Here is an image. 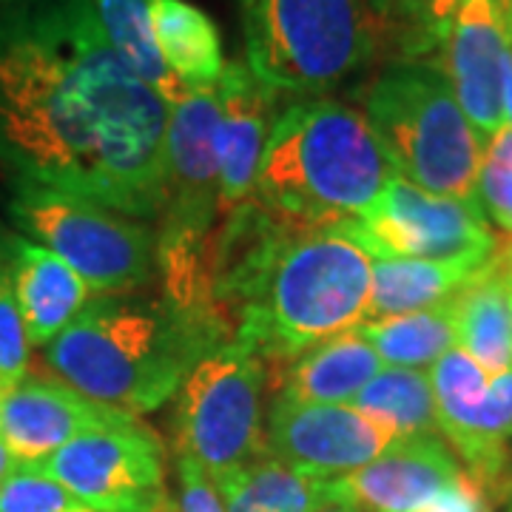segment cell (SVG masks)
<instances>
[{
  "label": "cell",
  "mask_w": 512,
  "mask_h": 512,
  "mask_svg": "<svg viewBox=\"0 0 512 512\" xmlns=\"http://www.w3.org/2000/svg\"><path fill=\"white\" fill-rule=\"evenodd\" d=\"M168 103L111 46L89 0L0 9V160L134 220L165 211Z\"/></svg>",
  "instance_id": "6da1fadb"
},
{
  "label": "cell",
  "mask_w": 512,
  "mask_h": 512,
  "mask_svg": "<svg viewBox=\"0 0 512 512\" xmlns=\"http://www.w3.org/2000/svg\"><path fill=\"white\" fill-rule=\"evenodd\" d=\"M370 268L342 225H288L251 200L214 231L208 279L234 342L285 365L365 322Z\"/></svg>",
  "instance_id": "7a4b0ae2"
},
{
  "label": "cell",
  "mask_w": 512,
  "mask_h": 512,
  "mask_svg": "<svg viewBox=\"0 0 512 512\" xmlns=\"http://www.w3.org/2000/svg\"><path fill=\"white\" fill-rule=\"evenodd\" d=\"M231 339L220 311L114 293L94 296L46 345V362L80 396L137 419L177 396L188 373Z\"/></svg>",
  "instance_id": "3957f363"
},
{
  "label": "cell",
  "mask_w": 512,
  "mask_h": 512,
  "mask_svg": "<svg viewBox=\"0 0 512 512\" xmlns=\"http://www.w3.org/2000/svg\"><path fill=\"white\" fill-rule=\"evenodd\" d=\"M393 174L362 111L333 97H305L276 114L254 200L288 225L328 228L359 220Z\"/></svg>",
  "instance_id": "277c9868"
},
{
  "label": "cell",
  "mask_w": 512,
  "mask_h": 512,
  "mask_svg": "<svg viewBox=\"0 0 512 512\" xmlns=\"http://www.w3.org/2000/svg\"><path fill=\"white\" fill-rule=\"evenodd\" d=\"M359 103L402 180L439 197L478 202L484 146L439 63L390 60L362 86Z\"/></svg>",
  "instance_id": "5b68a950"
},
{
  "label": "cell",
  "mask_w": 512,
  "mask_h": 512,
  "mask_svg": "<svg viewBox=\"0 0 512 512\" xmlns=\"http://www.w3.org/2000/svg\"><path fill=\"white\" fill-rule=\"evenodd\" d=\"M217 92H183L165 123V211L157 234L163 296L183 308H217L208 259L220 220Z\"/></svg>",
  "instance_id": "8992f818"
},
{
  "label": "cell",
  "mask_w": 512,
  "mask_h": 512,
  "mask_svg": "<svg viewBox=\"0 0 512 512\" xmlns=\"http://www.w3.org/2000/svg\"><path fill=\"white\" fill-rule=\"evenodd\" d=\"M242 18L248 69L299 100L333 92L379 49V20L365 0H254Z\"/></svg>",
  "instance_id": "52a82bcc"
},
{
  "label": "cell",
  "mask_w": 512,
  "mask_h": 512,
  "mask_svg": "<svg viewBox=\"0 0 512 512\" xmlns=\"http://www.w3.org/2000/svg\"><path fill=\"white\" fill-rule=\"evenodd\" d=\"M6 211L26 237L60 256L94 296L137 293L160 274L157 237L120 211L32 183L9 188Z\"/></svg>",
  "instance_id": "ba28073f"
},
{
  "label": "cell",
  "mask_w": 512,
  "mask_h": 512,
  "mask_svg": "<svg viewBox=\"0 0 512 512\" xmlns=\"http://www.w3.org/2000/svg\"><path fill=\"white\" fill-rule=\"evenodd\" d=\"M265 362L234 339L208 353L177 393V453L208 476L265 456Z\"/></svg>",
  "instance_id": "9c48e42d"
},
{
  "label": "cell",
  "mask_w": 512,
  "mask_h": 512,
  "mask_svg": "<svg viewBox=\"0 0 512 512\" xmlns=\"http://www.w3.org/2000/svg\"><path fill=\"white\" fill-rule=\"evenodd\" d=\"M342 228L370 259H433L481 268L493 256L495 237L478 202L421 191L399 174L390 177L379 200L359 220Z\"/></svg>",
  "instance_id": "30bf717a"
},
{
  "label": "cell",
  "mask_w": 512,
  "mask_h": 512,
  "mask_svg": "<svg viewBox=\"0 0 512 512\" xmlns=\"http://www.w3.org/2000/svg\"><path fill=\"white\" fill-rule=\"evenodd\" d=\"M97 512H154L165 498V458L140 419L86 430L40 464Z\"/></svg>",
  "instance_id": "8fae6325"
},
{
  "label": "cell",
  "mask_w": 512,
  "mask_h": 512,
  "mask_svg": "<svg viewBox=\"0 0 512 512\" xmlns=\"http://www.w3.org/2000/svg\"><path fill=\"white\" fill-rule=\"evenodd\" d=\"M402 441L350 404H305L279 396L265 424V453L305 476L330 481L370 464Z\"/></svg>",
  "instance_id": "7c38bea8"
},
{
  "label": "cell",
  "mask_w": 512,
  "mask_h": 512,
  "mask_svg": "<svg viewBox=\"0 0 512 512\" xmlns=\"http://www.w3.org/2000/svg\"><path fill=\"white\" fill-rule=\"evenodd\" d=\"M126 421L134 416L92 402L52 376H26L0 393V441L18 464H43L80 433Z\"/></svg>",
  "instance_id": "4fadbf2b"
},
{
  "label": "cell",
  "mask_w": 512,
  "mask_h": 512,
  "mask_svg": "<svg viewBox=\"0 0 512 512\" xmlns=\"http://www.w3.org/2000/svg\"><path fill=\"white\" fill-rule=\"evenodd\" d=\"M461 473L464 467L439 433L416 436L396 441L348 476L322 481V495L359 512H416Z\"/></svg>",
  "instance_id": "5bb4252c"
},
{
  "label": "cell",
  "mask_w": 512,
  "mask_h": 512,
  "mask_svg": "<svg viewBox=\"0 0 512 512\" xmlns=\"http://www.w3.org/2000/svg\"><path fill=\"white\" fill-rule=\"evenodd\" d=\"M507 32L490 0H461L453 29L441 46V72L447 74L458 106L476 128L481 146L504 126V57Z\"/></svg>",
  "instance_id": "9a60e30c"
},
{
  "label": "cell",
  "mask_w": 512,
  "mask_h": 512,
  "mask_svg": "<svg viewBox=\"0 0 512 512\" xmlns=\"http://www.w3.org/2000/svg\"><path fill=\"white\" fill-rule=\"evenodd\" d=\"M220 128H217V160H220V217L254 200L256 174L262 151L276 120L271 92L248 63H225L220 83Z\"/></svg>",
  "instance_id": "2e32d148"
},
{
  "label": "cell",
  "mask_w": 512,
  "mask_h": 512,
  "mask_svg": "<svg viewBox=\"0 0 512 512\" xmlns=\"http://www.w3.org/2000/svg\"><path fill=\"white\" fill-rule=\"evenodd\" d=\"M12 293L32 348L52 345L94 299L60 256L20 234L12 239Z\"/></svg>",
  "instance_id": "e0dca14e"
},
{
  "label": "cell",
  "mask_w": 512,
  "mask_h": 512,
  "mask_svg": "<svg viewBox=\"0 0 512 512\" xmlns=\"http://www.w3.org/2000/svg\"><path fill=\"white\" fill-rule=\"evenodd\" d=\"M148 20L168 74L185 92H214L225 69L217 23L188 0H148Z\"/></svg>",
  "instance_id": "ac0fdd59"
},
{
  "label": "cell",
  "mask_w": 512,
  "mask_h": 512,
  "mask_svg": "<svg viewBox=\"0 0 512 512\" xmlns=\"http://www.w3.org/2000/svg\"><path fill=\"white\" fill-rule=\"evenodd\" d=\"M456 345L490 376L512 365V282L487 259L453 296Z\"/></svg>",
  "instance_id": "d6986e66"
},
{
  "label": "cell",
  "mask_w": 512,
  "mask_h": 512,
  "mask_svg": "<svg viewBox=\"0 0 512 512\" xmlns=\"http://www.w3.org/2000/svg\"><path fill=\"white\" fill-rule=\"evenodd\" d=\"M382 367L362 333L345 330L302 353L288 370L279 396L305 404H350Z\"/></svg>",
  "instance_id": "ffe728a7"
},
{
  "label": "cell",
  "mask_w": 512,
  "mask_h": 512,
  "mask_svg": "<svg viewBox=\"0 0 512 512\" xmlns=\"http://www.w3.org/2000/svg\"><path fill=\"white\" fill-rule=\"evenodd\" d=\"M476 271L478 268L461 265V262L379 256L373 259V268H370L365 322L439 308L444 302H450L458 288Z\"/></svg>",
  "instance_id": "44dd1931"
},
{
  "label": "cell",
  "mask_w": 512,
  "mask_h": 512,
  "mask_svg": "<svg viewBox=\"0 0 512 512\" xmlns=\"http://www.w3.org/2000/svg\"><path fill=\"white\" fill-rule=\"evenodd\" d=\"M225 512H313L322 481L274 456H259L237 470L214 476Z\"/></svg>",
  "instance_id": "7402d4cb"
},
{
  "label": "cell",
  "mask_w": 512,
  "mask_h": 512,
  "mask_svg": "<svg viewBox=\"0 0 512 512\" xmlns=\"http://www.w3.org/2000/svg\"><path fill=\"white\" fill-rule=\"evenodd\" d=\"M430 384L436 399L439 433L467 464V458L476 450L478 421L484 410L490 373L456 345L430 367Z\"/></svg>",
  "instance_id": "603a6c76"
},
{
  "label": "cell",
  "mask_w": 512,
  "mask_h": 512,
  "mask_svg": "<svg viewBox=\"0 0 512 512\" xmlns=\"http://www.w3.org/2000/svg\"><path fill=\"white\" fill-rule=\"evenodd\" d=\"M359 333L384 367L424 370L436 365L450 348H456V308L453 299L439 308L390 316L379 322H362Z\"/></svg>",
  "instance_id": "cb8c5ba5"
},
{
  "label": "cell",
  "mask_w": 512,
  "mask_h": 512,
  "mask_svg": "<svg viewBox=\"0 0 512 512\" xmlns=\"http://www.w3.org/2000/svg\"><path fill=\"white\" fill-rule=\"evenodd\" d=\"M367 419L379 421L399 439L436 436V399L430 373L410 367H382L350 402Z\"/></svg>",
  "instance_id": "d4e9b609"
},
{
  "label": "cell",
  "mask_w": 512,
  "mask_h": 512,
  "mask_svg": "<svg viewBox=\"0 0 512 512\" xmlns=\"http://www.w3.org/2000/svg\"><path fill=\"white\" fill-rule=\"evenodd\" d=\"M89 3L111 46L171 106L185 89L168 74L163 57L157 52L151 20H148V0H89Z\"/></svg>",
  "instance_id": "484cf974"
},
{
  "label": "cell",
  "mask_w": 512,
  "mask_h": 512,
  "mask_svg": "<svg viewBox=\"0 0 512 512\" xmlns=\"http://www.w3.org/2000/svg\"><path fill=\"white\" fill-rule=\"evenodd\" d=\"M0 512H97L40 464H18L0 484Z\"/></svg>",
  "instance_id": "4316f807"
},
{
  "label": "cell",
  "mask_w": 512,
  "mask_h": 512,
  "mask_svg": "<svg viewBox=\"0 0 512 512\" xmlns=\"http://www.w3.org/2000/svg\"><path fill=\"white\" fill-rule=\"evenodd\" d=\"M478 202L484 217L512 231V126L495 131L481 151V171H478Z\"/></svg>",
  "instance_id": "83f0119b"
},
{
  "label": "cell",
  "mask_w": 512,
  "mask_h": 512,
  "mask_svg": "<svg viewBox=\"0 0 512 512\" xmlns=\"http://www.w3.org/2000/svg\"><path fill=\"white\" fill-rule=\"evenodd\" d=\"M29 336L12 293V279L0 285V393L29 376Z\"/></svg>",
  "instance_id": "f1b7e54d"
},
{
  "label": "cell",
  "mask_w": 512,
  "mask_h": 512,
  "mask_svg": "<svg viewBox=\"0 0 512 512\" xmlns=\"http://www.w3.org/2000/svg\"><path fill=\"white\" fill-rule=\"evenodd\" d=\"M177 473H180L177 512H225L214 478L208 476L197 461L180 456L177 458Z\"/></svg>",
  "instance_id": "f546056e"
},
{
  "label": "cell",
  "mask_w": 512,
  "mask_h": 512,
  "mask_svg": "<svg viewBox=\"0 0 512 512\" xmlns=\"http://www.w3.org/2000/svg\"><path fill=\"white\" fill-rule=\"evenodd\" d=\"M367 9L376 15L379 26L396 32L402 40V57L416 60V37H419L421 0H365Z\"/></svg>",
  "instance_id": "4dcf8cb0"
},
{
  "label": "cell",
  "mask_w": 512,
  "mask_h": 512,
  "mask_svg": "<svg viewBox=\"0 0 512 512\" xmlns=\"http://www.w3.org/2000/svg\"><path fill=\"white\" fill-rule=\"evenodd\" d=\"M458 9H461V0H421L416 60H427V55L441 52L444 40L453 29Z\"/></svg>",
  "instance_id": "1f68e13d"
},
{
  "label": "cell",
  "mask_w": 512,
  "mask_h": 512,
  "mask_svg": "<svg viewBox=\"0 0 512 512\" xmlns=\"http://www.w3.org/2000/svg\"><path fill=\"white\" fill-rule=\"evenodd\" d=\"M495 501L467 470L416 512H493Z\"/></svg>",
  "instance_id": "d6a6232c"
},
{
  "label": "cell",
  "mask_w": 512,
  "mask_h": 512,
  "mask_svg": "<svg viewBox=\"0 0 512 512\" xmlns=\"http://www.w3.org/2000/svg\"><path fill=\"white\" fill-rule=\"evenodd\" d=\"M490 259L495 262V268L512 282V231H507L501 239H495V248Z\"/></svg>",
  "instance_id": "836d02e7"
},
{
  "label": "cell",
  "mask_w": 512,
  "mask_h": 512,
  "mask_svg": "<svg viewBox=\"0 0 512 512\" xmlns=\"http://www.w3.org/2000/svg\"><path fill=\"white\" fill-rule=\"evenodd\" d=\"M501 103H504V123L512 126V46L507 49V57H504V92H501Z\"/></svg>",
  "instance_id": "e575fe53"
},
{
  "label": "cell",
  "mask_w": 512,
  "mask_h": 512,
  "mask_svg": "<svg viewBox=\"0 0 512 512\" xmlns=\"http://www.w3.org/2000/svg\"><path fill=\"white\" fill-rule=\"evenodd\" d=\"M12 239L15 234L0 237V285L12 279Z\"/></svg>",
  "instance_id": "d590c367"
},
{
  "label": "cell",
  "mask_w": 512,
  "mask_h": 512,
  "mask_svg": "<svg viewBox=\"0 0 512 512\" xmlns=\"http://www.w3.org/2000/svg\"><path fill=\"white\" fill-rule=\"evenodd\" d=\"M313 512H359V510H353L350 504H342V501H336V498L319 495V501H316Z\"/></svg>",
  "instance_id": "8d00e7d4"
},
{
  "label": "cell",
  "mask_w": 512,
  "mask_h": 512,
  "mask_svg": "<svg viewBox=\"0 0 512 512\" xmlns=\"http://www.w3.org/2000/svg\"><path fill=\"white\" fill-rule=\"evenodd\" d=\"M495 9V15L501 18V23H504V32L510 29L512 23V0H490Z\"/></svg>",
  "instance_id": "74e56055"
},
{
  "label": "cell",
  "mask_w": 512,
  "mask_h": 512,
  "mask_svg": "<svg viewBox=\"0 0 512 512\" xmlns=\"http://www.w3.org/2000/svg\"><path fill=\"white\" fill-rule=\"evenodd\" d=\"M15 467H18V461L12 458V453H9V450L3 447V441H0V484H3V478L9 476Z\"/></svg>",
  "instance_id": "f35d334b"
},
{
  "label": "cell",
  "mask_w": 512,
  "mask_h": 512,
  "mask_svg": "<svg viewBox=\"0 0 512 512\" xmlns=\"http://www.w3.org/2000/svg\"><path fill=\"white\" fill-rule=\"evenodd\" d=\"M12 185H15V180H12V174H9V168H6V163L0 160V188H3L6 194H9V188H12Z\"/></svg>",
  "instance_id": "ab89813d"
},
{
  "label": "cell",
  "mask_w": 512,
  "mask_h": 512,
  "mask_svg": "<svg viewBox=\"0 0 512 512\" xmlns=\"http://www.w3.org/2000/svg\"><path fill=\"white\" fill-rule=\"evenodd\" d=\"M512 495V461H510V476H507V484H504V493H501V501Z\"/></svg>",
  "instance_id": "60d3db41"
},
{
  "label": "cell",
  "mask_w": 512,
  "mask_h": 512,
  "mask_svg": "<svg viewBox=\"0 0 512 512\" xmlns=\"http://www.w3.org/2000/svg\"><path fill=\"white\" fill-rule=\"evenodd\" d=\"M154 512H177V507H174V504H171V501L165 498L163 504H160V507H157V510H154Z\"/></svg>",
  "instance_id": "b9f144b4"
},
{
  "label": "cell",
  "mask_w": 512,
  "mask_h": 512,
  "mask_svg": "<svg viewBox=\"0 0 512 512\" xmlns=\"http://www.w3.org/2000/svg\"><path fill=\"white\" fill-rule=\"evenodd\" d=\"M18 3H26V0H0V9H6V6H18Z\"/></svg>",
  "instance_id": "7bdbcfd3"
},
{
  "label": "cell",
  "mask_w": 512,
  "mask_h": 512,
  "mask_svg": "<svg viewBox=\"0 0 512 512\" xmlns=\"http://www.w3.org/2000/svg\"><path fill=\"white\" fill-rule=\"evenodd\" d=\"M9 234H15V231H9V228H6V225L0 222V237H9Z\"/></svg>",
  "instance_id": "ee69618b"
},
{
  "label": "cell",
  "mask_w": 512,
  "mask_h": 512,
  "mask_svg": "<svg viewBox=\"0 0 512 512\" xmlns=\"http://www.w3.org/2000/svg\"><path fill=\"white\" fill-rule=\"evenodd\" d=\"M504 512H512V495L510 498H504Z\"/></svg>",
  "instance_id": "f6af8a7d"
},
{
  "label": "cell",
  "mask_w": 512,
  "mask_h": 512,
  "mask_svg": "<svg viewBox=\"0 0 512 512\" xmlns=\"http://www.w3.org/2000/svg\"><path fill=\"white\" fill-rule=\"evenodd\" d=\"M251 3H254V0H239V9H242V12H245V9H248V6H251Z\"/></svg>",
  "instance_id": "bcb514c9"
},
{
  "label": "cell",
  "mask_w": 512,
  "mask_h": 512,
  "mask_svg": "<svg viewBox=\"0 0 512 512\" xmlns=\"http://www.w3.org/2000/svg\"><path fill=\"white\" fill-rule=\"evenodd\" d=\"M507 43L512 46V23H510V29H507Z\"/></svg>",
  "instance_id": "7dc6e473"
}]
</instances>
